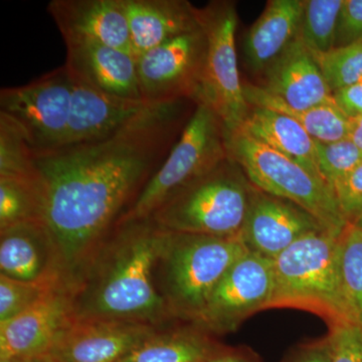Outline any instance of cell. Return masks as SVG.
Wrapping results in <instances>:
<instances>
[{"label": "cell", "instance_id": "18", "mask_svg": "<svg viewBox=\"0 0 362 362\" xmlns=\"http://www.w3.org/2000/svg\"><path fill=\"white\" fill-rule=\"evenodd\" d=\"M264 74L261 87L295 110L335 103L315 59L299 37Z\"/></svg>", "mask_w": 362, "mask_h": 362}, {"label": "cell", "instance_id": "19", "mask_svg": "<svg viewBox=\"0 0 362 362\" xmlns=\"http://www.w3.org/2000/svg\"><path fill=\"white\" fill-rule=\"evenodd\" d=\"M135 57L199 30L201 9L187 0H122Z\"/></svg>", "mask_w": 362, "mask_h": 362}, {"label": "cell", "instance_id": "21", "mask_svg": "<svg viewBox=\"0 0 362 362\" xmlns=\"http://www.w3.org/2000/svg\"><path fill=\"white\" fill-rule=\"evenodd\" d=\"M73 82V98L65 147L110 134L149 105L109 96L75 81Z\"/></svg>", "mask_w": 362, "mask_h": 362}, {"label": "cell", "instance_id": "11", "mask_svg": "<svg viewBox=\"0 0 362 362\" xmlns=\"http://www.w3.org/2000/svg\"><path fill=\"white\" fill-rule=\"evenodd\" d=\"M206 49V35L201 28L136 57L143 102L151 105L190 100L195 103Z\"/></svg>", "mask_w": 362, "mask_h": 362}, {"label": "cell", "instance_id": "33", "mask_svg": "<svg viewBox=\"0 0 362 362\" xmlns=\"http://www.w3.org/2000/svg\"><path fill=\"white\" fill-rule=\"evenodd\" d=\"M340 211L349 223L362 214V162L333 187Z\"/></svg>", "mask_w": 362, "mask_h": 362}, {"label": "cell", "instance_id": "4", "mask_svg": "<svg viewBox=\"0 0 362 362\" xmlns=\"http://www.w3.org/2000/svg\"><path fill=\"white\" fill-rule=\"evenodd\" d=\"M340 235L330 230L310 233L273 259L274 290L266 310L310 312L328 329L350 322L340 283Z\"/></svg>", "mask_w": 362, "mask_h": 362}, {"label": "cell", "instance_id": "26", "mask_svg": "<svg viewBox=\"0 0 362 362\" xmlns=\"http://www.w3.org/2000/svg\"><path fill=\"white\" fill-rule=\"evenodd\" d=\"M339 274L350 322L362 327V228L352 223L339 238Z\"/></svg>", "mask_w": 362, "mask_h": 362}, {"label": "cell", "instance_id": "36", "mask_svg": "<svg viewBox=\"0 0 362 362\" xmlns=\"http://www.w3.org/2000/svg\"><path fill=\"white\" fill-rule=\"evenodd\" d=\"M335 103L349 119L362 116V81L333 92Z\"/></svg>", "mask_w": 362, "mask_h": 362}, {"label": "cell", "instance_id": "14", "mask_svg": "<svg viewBox=\"0 0 362 362\" xmlns=\"http://www.w3.org/2000/svg\"><path fill=\"white\" fill-rule=\"evenodd\" d=\"M73 318V288L63 283L28 310L0 324V358L47 354Z\"/></svg>", "mask_w": 362, "mask_h": 362}, {"label": "cell", "instance_id": "27", "mask_svg": "<svg viewBox=\"0 0 362 362\" xmlns=\"http://www.w3.org/2000/svg\"><path fill=\"white\" fill-rule=\"evenodd\" d=\"M343 0H303L299 39L313 54L334 49Z\"/></svg>", "mask_w": 362, "mask_h": 362}, {"label": "cell", "instance_id": "23", "mask_svg": "<svg viewBox=\"0 0 362 362\" xmlns=\"http://www.w3.org/2000/svg\"><path fill=\"white\" fill-rule=\"evenodd\" d=\"M225 347L194 324L157 330L120 362H207Z\"/></svg>", "mask_w": 362, "mask_h": 362}, {"label": "cell", "instance_id": "12", "mask_svg": "<svg viewBox=\"0 0 362 362\" xmlns=\"http://www.w3.org/2000/svg\"><path fill=\"white\" fill-rule=\"evenodd\" d=\"M161 328L134 321L74 317L47 356L57 362H120Z\"/></svg>", "mask_w": 362, "mask_h": 362}, {"label": "cell", "instance_id": "7", "mask_svg": "<svg viewBox=\"0 0 362 362\" xmlns=\"http://www.w3.org/2000/svg\"><path fill=\"white\" fill-rule=\"evenodd\" d=\"M228 158L226 129L220 117L207 105L195 104L163 163L117 226L147 220L176 190L206 175Z\"/></svg>", "mask_w": 362, "mask_h": 362}, {"label": "cell", "instance_id": "6", "mask_svg": "<svg viewBox=\"0 0 362 362\" xmlns=\"http://www.w3.org/2000/svg\"><path fill=\"white\" fill-rule=\"evenodd\" d=\"M226 143L228 157L255 187L294 202L337 235L349 225L334 192L322 178L243 129L226 132Z\"/></svg>", "mask_w": 362, "mask_h": 362}, {"label": "cell", "instance_id": "9", "mask_svg": "<svg viewBox=\"0 0 362 362\" xmlns=\"http://www.w3.org/2000/svg\"><path fill=\"white\" fill-rule=\"evenodd\" d=\"M73 89L64 65L28 84L0 90V113L20 126L35 156L66 146Z\"/></svg>", "mask_w": 362, "mask_h": 362}, {"label": "cell", "instance_id": "5", "mask_svg": "<svg viewBox=\"0 0 362 362\" xmlns=\"http://www.w3.org/2000/svg\"><path fill=\"white\" fill-rule=\"evenodd\" d=\"M252 185L228 157L162 202L150 216L161 230L214 237L240 235Z\"/></svg>", "mask_w": 362, "mask_h": 362}, {"label": "cell", "instance_id": "2", "mask_svg": "<svg viewBox=\"0 0 362 362\" xmlns=\"http://www.w3.org/2000/svg\"><path fill=\"white\" fill-rule=\"evenodd\" d=\"M163 233L150 218L117 226L73 286L74 317L158 327L175 320L154 280Z\"/></svg>", "mask_w": 362, "mask_h": 362}, {"label": "cell", "instance_id": "24", "mask_svg": "<svg viewBox=\"0 0 362 362\" xmlns=\"http://www.w3.org/2000/svg\"><path fill=\"white\" fill-rule=\"evenodd\" d=\"M245 96L250 106L280 112L294 119L315 141L332 143L349 136L350 119L337 103L320 105L307 110H295L261 86L244 85Z\"/></svg>", "mask_w": 362, "mask_h": 362}, {"label": "cell", "instance_id": "29", "mask_svg": "<svg viewBox=\"0 0 362 362\" xmlns=\"http://www.w3.org/2000/svg\"><path fill=\"white\" fill-rule=\"evenodd\" d=\"M311 54L332 92L362 81V40L324 54Z\"/></svg>", "mask_w": 362, "mask_h": 362}, {"label": "cell", "instance_id": "35", "mask_svg": "<svg viewBox=\"0 0 362 362\" xmlns=\"http://www.w3.org/2000/svg\"><path fill=\"white\" fill-rule=\"evenodd\" d=\"M282 362H331L329 345L326 337L297 345Z\"/></svg>", "mask_w": 362, "mask_h": 362}, {"label": "cell", "instance_id": "38", "mask_svg": "<svg viewBox=\"0 0 362 362\" xmlns=\"http://www.w3.org/2000/svg\"><path fill=\"white\" fill-rule=\"evenodd\" d=\"M349 138L362 151V116L350 119Z\"/></svg>", "mask_w": 362, "mask_h": 362}, {"label": "cell", "instance_id": "15", "mask_svg": "<svg viewBox=\"0 0 362 362\" xmlns=\"http://www.w3.org/2000/svg\"><path fill=\"white\" fill-rule=\"evenodd\" d=\"M0 275L25 282L69 284L58 244L45 221L0 230Z\"/></svg>", "mask_w": 362, "mask_h": 362}, {"label": "cell", "instance_id": "40", "mask_svg": "<svg viewBox=\"0 0 362 362\" xmlns=\"http://www.w3.org/2000/svg\"><path fill=\"white\" fill-rule=\"evenodd\" d=\"M0 362H26V359L8 357V358H0Z\"/></svg>", "mask_w": 362, "mask_h": 362}, {"label": "cell", "instance_id": "1", "mask_svg": "<svg viewBox=\"0 0 362 362\" xmlns=\"http://www.w3.org/2000/svg\"><path fill=\"white\" fill-rule=\"evenodd\" d=\"M187 101L146 105L110 134L35 156L47 190L45 223L70 282L163 163L187 122Z\"/></svg>", "mask_w": 362, "mask_h": 362}, {"label": "cell", "instance_id": "3", "mask_svg": "<svg viewBox=\"0 0 362 362\" xmlns=\"http://www.w3.org/2000/svg\"><path fill=\"white\" fill-rule=\"evenodd\" d=\"M247 252L240 235L164 230L154 280L173 318L194 323L226 271Z\"/></svg>", "mask_w": 362, "mask_h": 362}, {"label": "cell", "instance_id": "31", "mask_svg": "<svg viewBox=\"0 0 362 362\" xmlns=\"http://www.w3.org/2000/svg\"><path fill=\"white\" fill-rule=\"evenodd\" d=\"M63 283L25 282L0 275V324L28 310Z\"/></svg>", "mask_w": 362, "mask_h": 362}, {"label": "cell", "instance_id": "37", "mask_svg": "<svg viewBox=\"0 0 362 362\" xmlns=\"http://www.w3.org/2000/svg\"><path fill=\"white\" fill-rule=\"evenodd\" d=\"M207 362H264L251 349L246 346H226Z\"/></svg>", "mask_w": 362, "mask_h": 362}, {"label": "cell", "instance_id": "41", "mask_svg": "<svg viewBox=\"0 0 362 362\" xmlns=\"http://www.w3.org/2000/svg\"><path fill=\"white\" fill-rule=\"evenodd\" d=\"M352 225L359 226V228H362V214H361V216H358V218H356L354 223H352Z\"/></svg>", "mask_w": 362, "mask_h": 362}, {"label": "cell", "instance_id": "20", "mask_svg": "<svg viewBox=\"0 0 362 362\" xmlns=\"http://www.w3.org/2000/svg\"><path fill=\"white\" fill-rule=\"evenodd\" d=\"M303 0H271L245 35V61L255 73H265L299 37Z\"/></svg>", "mask_w": 362, "mask_h": 362}, {"label": "cell", "instance_id": "17", "mask_svg": "<svg viewBox=\"0 0 362 362\" xmlns=\"http://www.w3.org/2000/svg\"><path fill=\"white\" fill-rule=\"evenodd\" d=\"M47 11L64 42H94L133 54L122 0H52Z\"/></svg>", "mask_w": 362, "mask_h": 362}, {"label": "cell", "instance_id": "30", "mask_svg": "<svg viewBox=\"0 0 362 362\" xmlns=\"http://www.w3.org/2000/svg\"><path fill=\"white\" fill-rule=\"evenodd\" d=\"M319 175L331 188L362 162V151L349 138L332 143L315 141Z\"/></svg>", "mask_w": 362, "mask_h": 362}, {"label": "cell", "instance_id": "32", "mask_svg": "<svg viewBox=\"0 0 362 362\" xmlns=\"http://www.w3.org/2000/svg\"><path fill=\"white\" fill-rule=\"evenodd\" d=\"M331 362H362V327L346 322L329 328L326 335Z\"/></svg>", "mask_w": 362, "mask_h": 362}, {"label": "cell", "instance_id": "13", "mask_svg": "<svg viewBox=\"0 0 362 362\" xmlns=\"http://www.w3.org/2000/svg\"><path fill=\"white\" fill-rule=\"evenodd\" d=\"M321 230H329L302 207L252 185L240 233L247 251L274 259L298 240Z\"/></svg>", "mask_w": 362, "mask_h": 362}, {"label": "cell", "instance_id": "28", "mask_svg": "<svg viewBox=\"0 0 362 362\" xmlns=\"http://www.w3.org/2000/svg\"><path fill=\"white\" fill-rule=\"evenodd\" d=\"M42 175L30 143L13 119L0 113V177L33 178Z\"/></svg>", "mask_w": 362, "mask_h": 362}, {"label": "cell", "instance_id": "16", "mask_svg": "<svg viewBox=\"0 0 362 362\" xmlns=\"http://www.w3.org/2000/svg\"><path fill=\"white\" fill-rule=\"evenodd\" d=\"M65 45V66L76 83L109 96L143 102L132 52L94 42Z\"/></svg>", "mask_w": 362, "mask_h": 362}, {"label": "cell", "instance_id": "8", "mask_svg": "<svg viewBox=\"0 0 362 362\" xmlns=\"http://www.w3.org/2000/svg\"><path fill=\"white\" fill-rule=\"evenodd\" d=\"M238 23L237 6L232 1H214L201 9L206 49L195 104L211 107L228 133L240 129L251 110L238 66Z\"/></svg>", "mask_w": 362, "mask_h": 362}, {"label": "cell", "instance_id": "25", "mask_svg": "<svg viewBox=\"0 0 362 362\" xmlns=\"http://www.w3.org/2000/svg\"><path fill=\"white\" fill-rule=\"evenodd\" d=\"M47 190L39 177H0V230L21 223L45 221Z\"/></svg>", "mask_w": 362, "mask_h": 362}, {"label": "cell", "instance_id": "10", "mask_svg": "<svg viewBox=\"0 0 362 362\" xmlns=\"http://www.w3.org/2000/svg\"><path fill=\"white\" fill-rule=\"evenodd\" d=\"M273 290V259L247 251L226 271L192 324L213 337L233 332L266 310Z\"/></svg>", "mask_w": 362, "mask_h": 362}, {"label": "cell", "instance_id": "22", "mask_svg": "<svg viewBox=\"0 0 362 362\" xmlns=\"http://www.w3.org/2000/svg\"><path fill=\"white\" fill-rule=\"evenodd\" d=\"M240 129L321 177L317 168L315 140L294 119L280 112L251 106Z\"/></svg>", "mask_w": 362, "mask_h": 362}, {"label": "cell", "instance_id": "34", "mask_svg": "<svg viewBox=\"0 0 362 362\" xmlns=\"http://www.w3.org/2000/svg\"><path fill=\"white\" fill-rule=\"evenodd\" d=\"M362 40V0H343L337 28L334 47Z\"/></svg>", "mask_w": 362, "mask_h": 362}, {"label": "cell", "instance_id": "39", "mask_svg": "<svg viewBox=\"0 0 362 362\" xmlns=\"http://www.w3.org/2000/svg\"><path fill=\"white\" fill-rule=\"evenodd\" d=\"M26 362H57L54 359H52L51 356L47 354L44 356L33 357V358L26 359Z\"/></svg>", "mask_w": 362, "mask_h": 362}]
</instances>
